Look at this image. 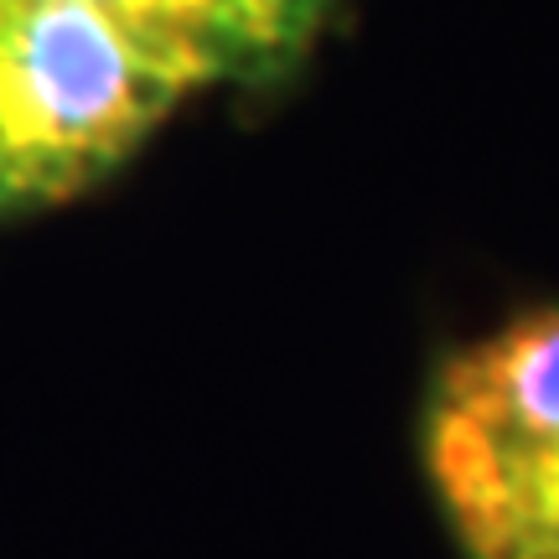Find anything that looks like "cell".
<instances>
[{
    "label": "cell",
    "mask_w": 559,
    "mask_h": 559,
    "mask_svg": "<svg viewBox=\"0 0 559 559\" xmlns=\"http://www.w3.org/2000/svg\"><path fill=\"white\" fill-rule=\"evenodd\" d=\"M419 461L466 559H559V306L440 362Z\"/></svg>",
    "instance_id": "obj_1"
},
{
    "label": "cell",
    "mask_w": 559,
    "mask_h": 559,
    "mask_svg": "<svg viewBox=\"0 0 559 559\" xmlns=\"http://www.w3.org/2000/svg\"><path fill=\"white\" fill-rule=\"evenodd\" d=\"M177 104L83 0H0V223L94 192Z\"/></svg>",
    "instance_id": "obj_2"
},
{
    "label": "cell",
    "mask_w": 559,
    "mask_h": 559,
    "mask_svg": "<svg viewBox=\"0 0 559 559\" xmlns=\"http://www.w3.org/2000/svg\"><path fill=\"white\" fill-rule=\"evenodd\" d=\"M181 99L270 88L311 58L342 0H83Z\"/></svg>",
    "instance_id": "obj_3"
}]
</instances>
